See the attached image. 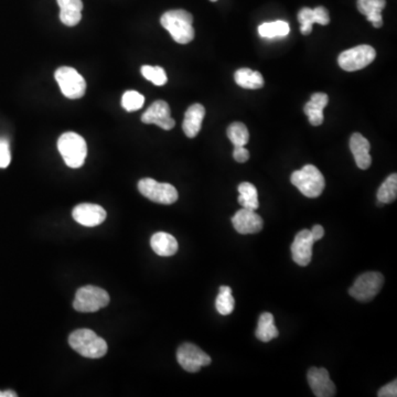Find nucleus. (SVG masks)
I'll list each match as a JSON object with an SVG mask.
<instances>
[{"label":"nucleus","mask_w":397,"mask_h":397,"mask_svg":"<svg viewBox=\"0 0 397 397\" xmlns=\"http://www.w3.org/2000/svg\"><path fill=\"white\" fill-rule=\"evenodd\" d=\"M194 17L184 9L169 11L161 15V26L170 33L177 44H190L194 39Z\"/></svg>","instance_id":"1"},{"label":"nucleus","mask_w":397,"mask_h":397,"mask_svg":"<svg viewBox=\"0 0 397 397\" xmlns=\"http://www.w3.org/2000/svg\"><path fill=\"white\" fill-rule=\"evenodd\" d=\"M69 344L74 351L87 359H99L107 353V344L89 329H79L70 334Z\"/></svg>","instance_id":"2"},{"label":"nucleus","mask_w":397,"mask_h":397,"mask_svg":"<svg viewBox=\"0 0 397 397\" xmlns=\"http://www.w3.org/2000/svg\"><path fill=\"white\" fill-rule=\"evenodd\" d=\"M58 149L70 168L77 169L84 165L87 155V141L77 132H64L58 140Z\"/></svg>","instance_id":"3"},{"label":"nucleus","mask_w":397,"mask_h":397,"mask_svg":"<svg viewBox=\"0 0 397 397\" xmlns=\"http://www.w3.org/2000/svg\"><path fill=\"white\" fill-rule=\"evenodd\" d=\"M291 184L307 198H318L324 192L326 182L316 165H305L301 170L294 171Z\"/></svg>","instance_id":"4"},{"label":"nucleus","mask_w":397,"mask_h":397,"mask_svg":"<svg viewBox=\"0 0 397 397\" xmlns=\"http://www.w3.org/2000/svg\"><path fill=\"white\" fill-rule=\"evenodd\" d=\"M110 301V295L102 288L84 286L77 291L73 307L79 313H96L105 308Z\"/></svg>","instance_id":"5"},{"label":"nucleus","mask_w":397,"mask_h":397,"mask_svg":"<svg viewBox=\"0 0 397 397\" xmlns=\"http://www.w3.org/2000/svg\"><path fill=\"white\" fill-rule=\"evenodd\" d=\"M383 284H384V276L381 272H364L355 279L349 289V294L358 301L367 303L381 291Z\"/></svg>","instance_id":"6"},{"label":"nucleus","mask_w":397,"mask_h":397,"mask_svg":"<svg viewBox=\"0 0 397 397\" xmlns=\"http://www.w3.org/2000/svg\"><path fill=\"white\" fill-rule=\"evenodd\" d=\"M62 94L70 99H77L84 96L87 82L81 74L70 66H62L54 73Z\"/></svg>","instance_id":"7"},{"label":"nucleus","mask_w":397,"mask_h":397,"mask_svg":"<svg viewBox=\"0 0 397 397\" xmlns=\"http://www.w3.org/2000/svg\"><path fill=\"white\" fill-rule=\"evenodd\" d=\"M375 58L377 51L374 48L367 44H362L342 52L339 56L338 63L344 71H359L374 61Z\"/></svg>","instance_id":"8"},{"label":"nucleus","mask_w":397,"mask_h":397,"mask_svg":"<svg viewBox=\"0 0 397 397\" xmlns=\"http://www.w3.org/2000/svg\"><path fill=\"white\" fill-rule=\"evenodd\" d=\"M138 190L144 196L156 203L169 206L178 200V191L172 184H160L151 178L141 179L138 182Z\"/></svg>","instance_id":"9"},{"label":"nucleus","mask_w":397,"mask_h":397,"mask_svg":"<svg viewBox=\"0 0 397 397\" xmlns=\"http://www.w3.org/2000/svg\"><path fill=\"white\" fill-rule=\"evenodd\" d=\"M177 360L182 369L190 373H196L202 367L211 364V358L192 344H184L179 346Z\"/></svg>","instance_id":"10"},{"label":"nucleus","mask_w":397,"mask_h":397,"mask_svg":"<svg viewBox=\"0 0 397 397\" xmlns=\"http://www.w3.org/2000/svg\"><path fill=\"white\" fill-rule=\"evenodd\" d=\"M141 122L145 124H155L165 130H170L176 125V122L171 118L170 107L165 101H156L148 107L141 116Z\"/></svg>","instance_id":"11"},{"label":"nucleus","mask_w":397,"mask_h":397,"mask_svg":"<svg viewBox=\"0 0 397 397\" xmlns=\"http://www.w3.org/2000/svg\"><path fill=\"white\" fill-rule=\"evenodd\" d=\"M307 379L315 396L332 397L336 395V385L331 381L328 370L311 367L307 373Z\"/></svg>","instance_id":"12"},{"label":"nucleus","mask_w":397,"mask_h":397,"mask_svg":"<svg viewBox=\"0 0 397 397\" xmlns=\"http://www.w3.org/2000/svg\"><path fill=\"white\" fill-rule=\"evenodd\" d=\"M315 242L316 241L309 229L298 232L291 244V256L296 264L299 266H307L311 262Z\"/></svg>","instance_id":"13"},{"label":"nucleus","mask_w":397,"mask_h":397,"mask_svg":"<svg viewBox=\"0 0 397 397\" xmlns=\"http://www.w3.org/2000/svg\"><path fill=\"white\" fill-rule=\"evenodd\" d=\"M106 211L102 206L93 203H82L74 208L72 217L83 227H97L106 220Z\"/></svg>","instance_id":"14"},{"label":"nucleus","mask_w":397,"mask_h":397,"mask_svg":"<svg viewBox=\"0 0 397 397\" xmlns=\"http://www.w3.org/2000/svg\"><path fill=\"white\" fill-rule=\"evenodd\" d=\"M232 223L235 231L243 235L256 234L262 231L264 225L260 215L253 210L245 209V208H242L234 214V217L232 218Z\"/></svg>","instance_id":"15"},{"label":"nucleus","mask_w":397,"mask_h":397,"mask_svg":"<svg viewBox=\"0 0 397 397\" xmlns=\"http://www.w3.org/2000/svg\"><path fill=\"white\" fill-rule=\"evenodd\" d=\"M350 149L358 167L362 170L369 169L372 163V157L370 155L371 145L369 140L363 137L360 132H354L350 138Z\"/></svg>","instance_id":"16"},{"label":"nucleus","mask_w":397,"mask_h":397,"mask_svg":"<svg viewBox=\"0 0 397 397\" xmlns=\"http://www.w3.org/2000/svg\"><path fill=\"white\" fill-rule=\"evenodd\" d=\"M206 116V108L203 105L194 104L189 107L184 114L182 130L187 137L194 138L201 130L202 122Z\"/></svg>","instance_id":"17"},{"label":"nucleus","mask_w":397,"mask_h":397,"mask_svg":"<svg viewBox=\"0 0 397 397\" xmlns=\"http://www.w3.org/2000/svg\"><path fill=\"white\" fill-rule=\"evenodd\" d=\"M329 96L324 93H315L310 101L303 107V112L308 116L313 126H320L324 122V108L328 105Z\"/></svg>","instance_id":"18"},{"label":"nucleus","mask_w":397,"mask_h":397,"mask_svg":"<svg viewBox=\"0 0 397 397\" xmlns=\"http://www.w3.org/2000/svg\"><path fill=\"white\" fill-rule=\"evenodd\" d=\"M357 6L360 13L367 17L374 28L383 26L382 11L386 6V0H358Z\"/></svg>","instance_id":"19"},{"label":"nucleus","mask_w":397,"mask_h":397,"mask_svg":"<svg viewBox=\"0 0 397 397\" xmlns=\"http://www.w3.org/2000/svg\"><path fill=\"white\" fill-rule=\"evenodd\" d=\"M60 7V20L68 27L77 26L82 19V0H58Z\"/></svg>","instance_id":"20"},{"label":"nucleus","mask_w":397,"mask_h":397,"mask_svg":"<svg viewBox=\"0 0 397 397\" xmlns=\"http://www.w3.org/2000/svg\"><path fill=\"white\" fill-rule=\"evenodd\" d=\"M151 248L156 254L163 258L172 256L178 252L179 245L176 237L165 232H158L151 237Z\"/></svg>","instance_id":"21"},{"label":"nucleus","mask_w":397,"mask_h":397,"mask_svg":"<svg viewBox=\"0 0 397 397\" xmlns=\"http://www.w3.org/2000/svg\"><path fill=\"white\" fill-rule=\"evenodd\" d=\"M274 316L270 313H263L258 319V328L255 331V336L262 342L272 341V339L279 336V331L274 324Z\"/></svg>","instance_id":"22"},{"label":"nucleus","mask_w":397,"mask_h":397,"mask_svg":"<svg viewBox=\"0 0 397 397\" xmlns=\"http://www.w3.org/2000/svg\"><path fill=\"white\" fill-rule=\"evenodd\" d=\"M235 82L239 87L247 89H258L264 87V77L258 71L239 69L234 73Z\"/></svg>","instance_id":"23"},{"label":"nucleus","mask_w":397,"mask_h":397,"mask_svg":"<svg viewBox=\"0 0 397 397\" xmlns=\"http://www.w3.org/2000/svg\"><path fill=\"white\" fill-rule=\"evenodd\" d=\"M239 192V203L245 209H250L255 211L258 209L260 202H258V189L254 184L250 182H242L237 188Z\"/></svg>","instance_id":"24"},{"label":"nucleus","mask_w":397,"mask_h":397,"mask_svg":"<svg viewBox=\"0 0 397 397\" xmlns=\"http://www.w3.org/2000/svg\"><path fill=\"white\" fill-rule=\"evenodd\" d=\"M215 308L222 316H229L234 311L235 299L229 286L220 287L219 295L215 299Z\"/></svg>","instance_id":"25"},{"label":"nucleus","mask_w":397,"mask_h":397,"mask_svg":"<svg viewBox=\"0 0 397 397\" xmlns=\"http://www.w3.org/2000/svg\"><path fill=\"white\" fill-rule=\"evenodd\" d=\"M291 29L286 21L277 20L274 23H265L258 27L260 36L265 39L282 38L287 36Z\"/></svg>","instance_id":"26"},{"label":"nucleus","mask_w":397,"mask_h":397,"mask_svg":"<svg viewBox=\"0 0 397 397\" xmlns=\"http://www.w3.org/2000/svg\"><path fill=\"white\" fill-rule=\"evenodd\" d=\"M396 196L397 175L392 173L379 187V191H377V200L383 204L392 203L396 200Z\"/></svg>","instance_id":"27"},{"label":"nucleus","mask_w":397,"mask_h":397,"mask_svg":"<svg viewBox=\"0 0 397 397\" xmlns=\"http://www.w3.org/2000/svg\"><path fill=\"white\" fill-rule=\"evenodd\" d=\"M227 137L234 147H241L248 143L250 132L243 122H233L227 128Z\"/></svg>","instance_id":"28"},{"label":"nucleus","mask_w":397,"mask_h":397,"mask_svg":"<svg viewBox=\"0 0 397 397\" xmlns=\"http://www.w3.org/2000/svg\"><path fill=\"white\" fill-rule=\"evenodd\" d=\"M141 74L146 80L153 82V84L157 87H163L168 81L167 74L161 66H141Z\"/></svg>","instance_id":"29"},{"label":"nucleus","mask_w":397,"mask_h":397,"mask_svg":"<svg viewBox=\"0 0 397 397\" xmlns=\"http://www.w3.org/2000/svg\"><path fill=\"white\" fill-rule=\"evenodd\" d=\"M145 103V97L137 91H127L122 97V106L127 112H135L140 110Z\"/></svg>","instance_id":"30"},{"label":"nucleus","mask_w":397,"mask_h":397,"mask_svg":"<svg viewBox=\"0 0 397 397\" xmlns=\"http://www.w3.org/2000/svg\"><path fill=\"white\" fill-rule=\"evenodd\" d=\"M298 21L301 23V31L303 36H308L313 31V11L310 8H303L299 13H298Z\"/></svg>","instance_id":"31"},{"label":"nucleus","mask_w":397,"mask_h":397,"mask_svg":"<svg viewBox=\"0 0 397 397\" xmlns=\"http://www.w3.org/2000/svg\"><path fill=\"white\" fill-rule=\"evenodd\" d=\"M11 161V148L8 140L0 138V168H7Z\"/></svg>","instance_id":"32"},{"label":"nucleus","mask_w":397,"mask_h":397,"mask_svg":"<svg viewBox=\"0 0 397 397\" xmlns=\"http://www.w3.org/2000/svg\"><path fill=\"white\" fill-rule=\"evenodd\" d=\"M313 11V19L315 23H319L322 26H327L330 23V15H329L328 11L324 7H317Z\"/></svg>","instance_id":"33"},{"label":"nucleus","mask_w":397,"mask_h":397,"mask_svg":"<svg viewBox=\"0 0 397 397\" xmlns=\"http://www.w3.org/2000/svg\"><path fill=\"white\" fill-rule=\"evenodd\" d=\"M377 396L379 397H396L397 396V381L394 379L393 382L389 383V384L383 386L382 389H379V392H377Z\"/></svg>","instance_id":"34"},{"label":"nucleus","mask_w":397,"mask_h":397,"mask_svg":"<svg viewBox=\"0 0 397 397\" xmlns=\"http://www.w3.org/2000/svg\"><path fill=\"white\" fill-rule=\"evenodd\" d=\"M233 158L235 161L239 163H246L248 159H250V151H247L244 146H241V147H234V151H233Z\"/></svg>","instance_id":"35"},{"label":"nucleus","mask_w":397,"mask_h":397,"mask_svg":"<svg viewBox=\"0 0 397 397\" xmlns=\"http://www.w3.org/2000/svg\"><path fill=\"white\" fill-rule=\"evenodd\" d=\"M311 234H313L315 241H319L324 237V229L321 225H317L311 229Z\"/></svg>","instance_id":"36"},{"label":"nucleus","mask_w":397,"mask_h":397,"mask_svg":"<svg viewBox=\"0 0 397 397\" xmlns=\"http://www.w3.org/2000/svg\"><path fill=\"white\" fill-rule=\"evenodd\" d=\"M17 394L13 391H6V392H1L0 391V397H15Z\"/></svg>","instance_id":"37"},{"label":"nucleus","mask_w":397,"mask_h":397,"mask_svg":"<svg viewBox=\"0 0 397 397\" xmlns=\"http://www.w3.org/2000/svg\"><path fill=\"white\" fill-rule=\"evenodd\" d=\"M211 1H217V0H211Z\"/></svg>","instance_id":"38"}]
</instances>
